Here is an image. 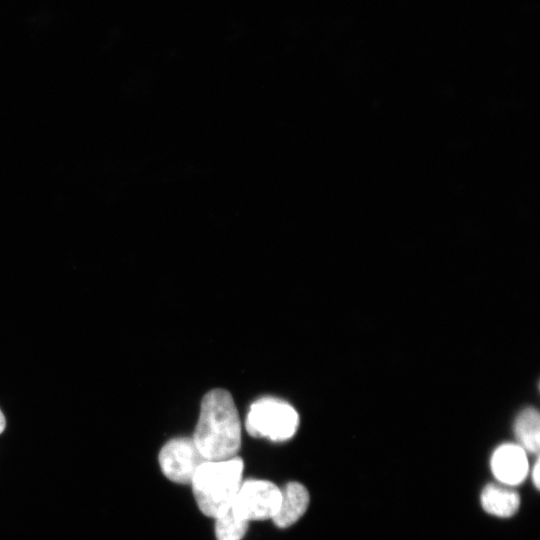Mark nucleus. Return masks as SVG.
I'll return each instance as SVG.
<instances>
[{"label": "nucleus", "mask_w": 540, "mask_h": 540, "mask_svg": "<svg viewBox=\"0 0 540 540\" xmlns=\"http://www.w3.org/2000/svg\"><path fill=\"white\" fill-rule=\"evenodd\" d=\"M192 439L208 461L236 456L241 445V422L228 391L217 388L204 395Z\"/></svg>", "instance_id": "obj_1"}, {"label": "nucleus", "mask_w": 540, "mask_h": 540, "mask_svg": "<svg viewBox=\"0 0 540 540\" xmlns=\"http://www.w3.org/2000/svg\"><path fill=\"white\" fill-rule=\"evenodd\" d=\"M244 464L240 457L205 461L197 469L192 491L199 509L208 517L217 518L227 512L242 483Z\"/></svg>", "instance_id": "obj_2"}, {"label": "nucleus", "mask_w": 540, "mask_h": 540, "mask_svg": "<svg viewBox=\"0 0 540 540\" xmlns=\"http://www.w3.org/2000/svg\"><path fill=\"white\" fill-rule=\"evenodd\" d=\"M299 425V415L288 402L263 397L250 405L245 427L253 437L273 442L287 441L294 436Z\"/></svg>", "instance_id": "obj_3"}, {"label": "nucleus", "mask_w": 540, "mask_h": 540, "mask_svg": "<svg viewBox=\"0 0 540 540\" xmlns=\"http://www.w3.org/2000/svg\"><path fill=\"white\" fill-rule=\"evenodd\" d=\"M281 500L280 489L272 482L260 479L242 481L231 510L238 518L249 521L272 519Z\"/></svg>", "instance_id": "obj_4"}, {"label": "nucleus", "mask_w": 540, "mask_h": 540, "mask_svg": "<svg viewBox=\"0 0 540 540\" xmlns=\"http://www.w3.org/2000/svg\"><path fill=\"white\" fill-rule=\"evenodd\" d=\"M158 460L162 473L179 484H191L197 469L208 461L188 437L168 441L160 450Z\"/></svg>", "instance_id": "obj_5"}, {"label": "nucleus", "mask_w": 540, "mask_h": 540, "mask_svg": "<svg viewBox=\"0 0 540 540\" xmlns=\"http://www.w3.org/2000/svg\"><path fill=\"white\" fill-rule=\"evenodd\" d=\"M490 466L497 481L508 487L521 484L529 469L526 451L520 445L511 443L495 449Z\"/></svg>", "instance_id": "obj_6"}, {"label": "nucleus", "mask_w": 540, "mask_h": 540, "mask_svg": "<svg viewBox=\"0 0 540 540\" xmlns=\"http://www.w3.org/2000/svg\"><path fill=\"white\" fill-rule=\"evenodd\" d=\"M280 492V505L272 520L277 527L287 528L297 522L307 510L309 493L297 482L286 484Z\"/></svg>", "instance_id": "obj_7"}, {"label": "nucleus", "mask_w": 540, "mask_h": 540, "mask_svg": "<svg viewBox=\"0 0 540 540\" xmlns=\"http://www.w3.org/2000/svg\"><path fill=\"white\" fill-rule=\"evenodd\" d=\"M482 508L497 517L513 516L520 505L519 495L505 485H487L481 492Z\"/></svg>", "instance_id": "obj_8"}, {"label": "nucleus", "mask_w": 540, "mask_h": 540, "mask_svg": "<svg viewBox=\"0 0 540 540\" xmlns=\"http://www.w3.org/2000/svg\"><path fill=\"white\" fill-rule=\"evenodd\" d=\"M514 432L526 452L538 453L540 447V418L534 408L524 409L516 418Z\"/></svg>", "instance_id": "obj_9"}, {"label": "nucleus", "mask_w": 540, "mask_h": 540, "mask_svg": "<svg viewBox=\"0 0 540 540\" xmlns=\"http://www.w3.org/2000/svg\"><path fill=\"white\" fill-rule=\"evenodd\" d=\"M215 520L217 540H241L248 528V522L235 516L231 508Z\"/></svg>", "instance_id": "obj_10"}, {"label": "nucleus", "mask_w": 540, "mask_h": 540, "mask_svg": "<svg viewBox=\"0 0 540 540\" xmlns=\"http://www.w3.org/2000/svg\"><path fill=\"white\" fill-rule=\"evenodd\" d=\"M531 475H532V481L534 483V486L539 489V484H540V465H539V460L537 459L532 467V472H531Z\"/></svg>", "instance_id": "obj_11"}, {"label": "nucleus", "mask_w": 540, "mask_h": 540, "mask_svg": "<svg viewBox=\"0 0 540 540\" xmlns=\"http://www.w3.org/2000/svg\"><path fill=\"white\" fill-rule=\"evenodd\" d=\"M6 420L3 412L0 409V434L5 430Z\"/></svg>", "instance_id": "obj_12"}]
</instances>
